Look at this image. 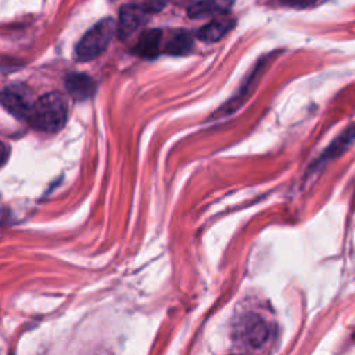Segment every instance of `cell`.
I'll use <instances>...</instances> for the list:
<instances>
[{
  "label": "cell",
  "instance_id": "cell-1",
  "mask_svg": "<svg viewBox=\"0 0 355 355\" xmlns=\"http://www.w3.org/2000/svg\"><path fill=\"white\" fill-rule=\"evenodd\" d=\"M68 118V105L60 93H46L39 97L29 114V123L42 132L60 130Z\"/></svg>",
  "mask_w": 355,
  "mask_h": 355
},
{
  "label": "cell",
  "instance_id": "cell-2",
  "mask_svg": "<svg viewBox=\"0 0 355 355\" xmlns=\"http://www.w3.org/2000/svg\"><path fill=\"white\" fill-rule=\"evenodd\" d=\"M116 33V21L104 18L92 26L76 44V57L79 61H90L97 58L108 47L111 39Z\"/></svg>",
  "mask_w": 355,
  "mask_h": 355
},
{
  "label": "cell",
  "instance_id": "cell-3",
  "mask_svg": "<svg viewBox=\"0 0 355 355\" xmlns=\"http://www.w3.org/2000/svg\"><path fill=\"white\" fill-rule=\"evenodd\" d=\"M0 101L4 108L17 118H29L35 100L28 86L22 83H12L1 90Z\"/></svg>",
  "mask_w": 355,
  "mask_h": 355
},
{
  "label": "cell",
  "instance_id": "cell-4",
  "mask_svg": "<svg viewBox=\"0 0 355 355\" xmlns=\"http://www.w3.org/2000/svg\"><path fill=\"white\" fill-rule=\"evenodd\" d=\"M148 10L144 6L126 4L119 11V18L116 22V33L121 39L129 37L140 26L147 22Z\"/></svg>",
  "mask_w": 355,
  "mask_h": 355
},
{
  "label": "cell",
  "instance_id": "cell-5",
  "mask_svg": "<svg viewBox=\"0 0 355 355\" xmlns=\"http://www.w3.org/2000/svg\"><path fill=\"white\" fill-rule=\"evenodd\" d=\"M237 334L241 341L250 347H259L268 337V326L258 315H245L237 327Z\"/></svg>",
  "mask_w": 355,
  "mask_h": 355
},
{
  "label": "cell",
  "instance_id": "cell-6",
  "mask_svg": "<svg viewBox=\"0 0 355 355\" xmlns=\"http://www.w3.org/2000/svg\"><path fill=\"white\" fill-rule=\"evenodd\" d=\"M65 87L68 93L76 100H86L96 92L94 80L85 73L73 72L67 76Z\"/></svg>",
  "mask_w": 355,
  "mask_h": 355
},
{
  "label": "cell",
  "instance_id": "cell-7",
  "mask_svg": "<svg viewBox=\"0 0 355 355\" xmlns=\"http://www.w3.org/2000/svg\"><path fill=\"white\" fill-rule=\"evenodd\" d=\"M161 39L162 32L159 29H150L143 32L133 47V53L144 58H154L161 51Z\"/></svg>",
  "mask_w": 355,
  "mask_h": 355
},
{
  "label": "cell",
  "instance_id": "cell-8",
  "mask_svg": "<svg viewBox=\"0 0 355 355\" xmlns=\"http://www.w3.org/2000/svg\"><path fill=\"white\" fill-rule=\"evenodd\" d=\"M233 6V0H200L193 3L187 12L191 18H200L205 15H216L227 12Z\"/></svg>",
  "mask_w": 355,
  "mask_h": 355
},
{
  "label": "cell",
  "instance_id": "cell-9",
  "mask_svg": "<svg viewBox=\"0 0 355 355\" xmlns=\"http://www.w3.org/2000/svg\"><path fill=\"white\" fill-rule=\"evenodd\" d=\"M233 26H234V21L232 18H226V17L216 18L209 24L204 25L197 32V37L205 42H216L222 39Z\"/></svg>",
  "mask_w": 355,
  "mask_h": 355
},
{
  "label": "cell",
  "instance_id": "cell-10",
  "mask_svg": "<svg viewBox=\"0 0 355 355\" xmlns=\"http://www.w3.org/2000/svg\"><path fill=\"white\" fill-rule=\"evenodd\" d=\"M193 47V36L187 31H176L165 44V51L173 55H182Z\"/></svg>",
  "mask_w": 355,
  "mask_h": 355
},
{
  "label": "cell",
  "instance_id": "cell-11",
  "mask_svg": "<svg viewBox=\"0 0 355 355\" xmlns=\"http://www.w3.org/2000/svg\"><path fill=\"white\" fill-rule=\"evenodd\" d=\"M354 141H355V125L351 126L349 129H347L340 137H337L334 140V143L326 150L324 157L331 158V157H336V155L341 154Z\"/></svg>",
  "mask_w": 355,
  "mask_h": 355
},
{
  "label": "cell",
  "instance_id": "cell-12",
  "mask_svg": "<svg viewBox=\"0 0 355 355\" xmlns=\"http://www.w3.org/2000/svg\"><path fill=\"white\" fill-rule=\"evenodd\" d=\"M169 0H144V7L148 10V11H159L162 10L166 4H168Z\"/></svg>",
  "mask_w": 355,
  "mask_h": 355
},
{
  "label": "cell",
  "instance_id": "cell-13",
  "mask_svg": "<svg viewBox=\"0 0 355 355\" xmlns=\"http://www.w3.org/2000/svg\"><path fill=\"white\" fill-rule=\"evenodd\" d=\"M283 4L288 7H297V8H304L312 6L316 0H280Z\"/></svg>",
  "mask_w": 355,
  "mask_h": 355
},
{
  "label": "cell",
  "instance_id": "cell-14",
  "mask_svg": "<svg viewBox=\"0 0 355 355\" xmlns=\"http://www.w3.org/2000/svg\"><path fill=\"white\" fill-rule=\"evenodd\" d=\"M8 159V147L0 140V168L7 162Z\"/></svg>",
  "mask_w": 355,
  "mask_h": 355
}]
</instances>
